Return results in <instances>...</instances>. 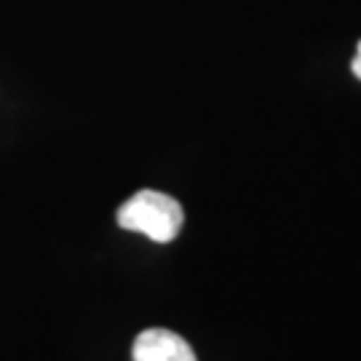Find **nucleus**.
<instances>
[{
  "instance_id": "nucleus-1",
  "label": "nucleus",
  "mask_w": 361,
  "mask_h": 361,
  "mask_svg": "<svg viewBox=\"0 0 361 361\" xmlns=\"http://www.w3.org/2000/svg\"><path fill=\"white\" fill-rule=\"evenodd\" d=\"M185 222L180 201L158 190H140L118 209V225L123 231L142 233L155 244H169L177 238Z\"/></svg>"
},
{
  "instance_id": "nucleus-2",
  "label": "nucleus",
  "mask_w": 361,
  "mask_h": 361,
  "mask_svg": "<svg viewBox=\"0 0 361 361\" xmlns=\"http://www.w3.org/2000/svg\"><path fill=\"white\" fill-rule=\"evenodd\" d=\"M131 353L134 361H198L190 343L171 329H145Z\"/></svg>"
},
{
  "instance_id": "nucleus-3",
  "label": "nucleus",
  "mask_w": 361,
  "mask_h": 361,
  "mask_svg": "<svg viewBox=\"0 0 361 361\" xmlns=\"http://www.w3.org/2000/svg\"><path fill=\"white\" fill-rule=\"evenodd\" d=\"M353 75L361 80V40H359V49H356V59H353Z\"/></svg>"
}]
</instances>
